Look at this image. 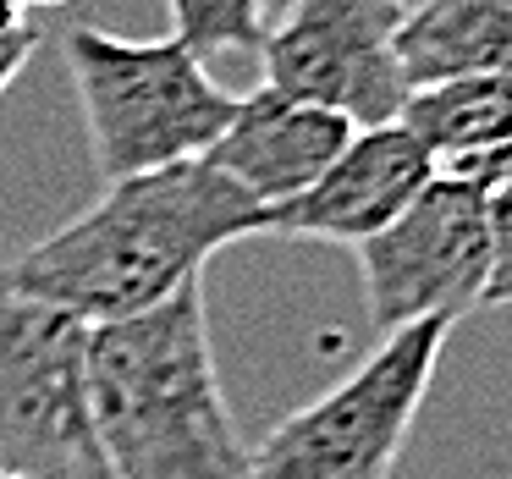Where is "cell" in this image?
<instances>
[{
	"mask_svg": "<svg viewBox=\"0 0 512 479\" xmlns=\"http://www.w3.org/2000/svg\"><path fill=\"white\" fill-rule=\"evenodd\" d=\"M397 122L424 144L441 177L496 188V177L512 166V72L413 89Z\"/></svg>",
	"mask_w": 512,
	"mask_h": 479,
	"instance_id": "obj_10",
	"label": "cell"
},
{
	"mask_svg": "<svg viewBox=\"0 0 512 479\" xmlns=\"http://www.w3.org/2000/svg\"><path fill=\"white\" fill-rule=\"evenodd\" d=\"M34 6H67V0H28V12H34Z\"/></svg>",
	"mask_w": 512,
	"mask_h": 479,
	"instance_id": "obj_16",
	"label": "cell"
},
{
	"mask_svg": "<svg viewBox=\"0 0 512 479\" xmlns=\"http://www.w3.org/2000/svg\"><path fill=\"white\" fill-rule=\"evenodd\" d=\"M490 193V281L479 309H512V182Z\"/></svg>",
	"mask_w": 512,
	"mask_h": 479,
	"instance_id": "obj_13",
	"label": "cell"
},
{
	"mask_svg": "<svg viewBox=\"0 0 512 479\" xmlns=\"http://www.w3.org/2000/svg\"><path fill=\"white\" fill-rule=\"evenodd\" d=\"M358 127L325 105L292 100L276 89H254L237 100L226 133L210 144V166L232 177L259 210L298 199L303 188L320 182V171L353 144Z\"/></svg>",
	"mask_w": 512,
	"mask_h": 479,
	"instance_id": "obj_9",
	"label": "cell"
},
{
	"mask_svg": "<svg viewBox=\"0 0 512 479\" xmlns=\"http://www.w3.org/2000/svg\"><path fill=\"white\" fill-rule=\"evenodd\" d=\"M281 6H287V0H265V17H276ZM265 28H270V23H265Z\"/></svg>",
	"mask_w": 512,
	"mask_h": 479,
	"instance_id": "obj_15",
	"label": "cell"
},
{
	"mask_svg": "<svg viewBox=\"0 0 512 479\" xmlns=\"http://www.w3.org/2000/svg\"><path fill=\"white\" fill-rule=\"evenodd\" d=\"M0 479H17V474H6V468H0Z\"/></svg>",
	"mask_w": 512,
	"mask_h": 479,
	"instance_id": "obj_18",
	"label": "cell"
},
{
	"mask_svg": "<svg viewBox=\"0 0 512 479\" xmlns=\"http://www.w3.org/2000/svg\"><path fill=\"white\" fill-rule=\"evenodd\" d=\"M358 254V292L380 336L419 320L457 325L485 303L490 281V193L435 171L419 199Z\"/></svg>",
	"mask_w": 512,
	"mask_h": 479,
	"instance_id": "obj_6",
	"label": "cell"
},
{
	"mask_svg": "<svg viewBox=\"0 0 512 479\" xmlns=\"http://www.w3.org/2000/svg\"><path fill=\"white\" fill-rule=\"evenodd\" d=\"M391 6H402V0H391Z\"/></svg>",
	"mask_w": 512,
	"mask_h": 479,
	"instance_id": "obj_19",
	"label": "cell"
},
{
	"mask_svg": "<svg viewBox=\"0 0 512 479\" xmlns=\"http://www.w3.org/2000/svg\"><path fill=\"white\" fill-rule=\"evenodd\" d=\"M391 50L408 94L512 72V0H402Z\"/></svg>",
	"mask_w": 512,
	"mask_h": 479,
	"instance_id": "obj_11",
	"label": "cell"
},
{
	"mask_svg": "<svg viewBox=\"0 0 512 479\" xmlns=\"http://www.w3.org/2000/svg\"><path fill=\"white\" fill-rule=\"evenodd\" d=\"M397 12L391 0H287L259 39L265 89L325 105L353 127H386L402 116Z\"/></svg>",
	"mask_w": 512,
	"mask_h": 479,
	"instance_id": "obj_7",
	"label": "cell"
},
{
	"mask_svg": "<svg viewBox=\"0 0 512 479\" xmlns=\"http://www.w3.org/2000/svg\"><path fill=\"white\" fill-rule=\"evenodd\" d=\"M166 12H171V39H182L199 61L259 50L270 23L265 0H166Z\"/></svg>",
	"mask_w": 512,
	"mask_h": 479,
	"instance_id": "obj_12",
	"label": "cell"
},
{
	"mask_svg": "<svg viewBox=\"0 0 512 479\" xmlns=\"http://www.w3.org/2000/svg\"><path fill=\"white\" fill-rule=\"evenodd\" d=\"M446 336V320L380 336L353 375L270 424L265 441L248 452V479H391L430 397Z\"/></svg>",
	"mask_w": 512,
	"mask_h": 479,
	"instance_id": "obj_4",
	"label": "cell"
},
{
	"mask_svg": "<svg viewBox=\"0 0 512 479\" xmlns=\"http://www.w3.org/2000/svg\"><path fill=\"white\" fill-rule=\"evenodd\" d=\"M259 204L210 160H182L111 182L78 221L39 237L6 270L17 292L94 325H116L177 298L221 248L259 237Z\"/></svg>",
	"mask_w": 512,
	"mask_h": 479,
	"instance_id": "obj_1",
	"label": "cell"
},
{
	"mask_svg": "<svg viewBox=\"0 0 512 479\" xmlns=\"http://www.w3.org/2000/svg\"><path fill=\"white\" fill-rule=\"evenodd\" d=\"M0 468L17 479H111L89 408V325L0 270Z\"/></svg>",
	"mask_w": 512,
	"mask_h": 479,
	"instance_id": "obj_5",
	"label": "cell"
},
{
	"mask_svg": "<svg viewBox=\"0 0 512 479\" xmlns=\"http://www.w3.org/2000/svg\"><path fill=\"white\" fill-rule=\"evenodd\" d=\"M67 72L105 182L204 160L237 111V94L182 39H122L78 23L67 28Z\"/></svg>",
	"mask_w": 512,
	"mask_h": 479,
	"instance_id": "obj_3",
	"label": "cell"
},
{
	"mask_svg": "<svg viewBox=\"0 0 512 479\" xmlns=\"http://www.w3.org/2000/svg\"><path fill=\"white\" fill-rule=\"evenodd\" d=\"M435 177L424 144L402 122L386 127H358L353 144L320 171L314 188H303L298 199L270 204L259 215V232L270 237H298V243H342L358 248L375 232H386L419 188Z\"/></svg>",
	"mask_w": 512,
	"mask_h": 479,
	"instance_id": "obj_8",
	"label": "cell"
},
{
	"mask_svg": "<svg viewBox=\"0 0 512 479\" xmlns=\"http://www.w3.org/2000/svg\"><path fill=\"white\" fill-rule=\"evenodd\" d=\"M501 182H512V166H507V171H501V177H496V188H501Z\"/></svg>",
	"mask_w": 512,
	"mask_h": 479,
	"instance_id": "obj_17",
	"label": "cell"
},
{
	"mask_svg": "<svg viewBox=\"0 0 512 479\" xmlns=\"http://www.w3.org/2000/svg\"><path fill=\"white\" fill-rule=\"evenodd\" d=\"M39 50V23L28 17V0H0V94L23 78Z\"/></svg>",
	"mask_w": 512,
	"mask_h": 479,
	"instance_id": "obj_14",
	"label": "cell"
},
{
	"mask_svg": "<svg viewBox=\"0 0 512 479\" xmlns=\"http://www.w3.org/2000/svg\"><path fill=\"white\" fill-rule=\"evenodd\" d=\"M89 408L111 479H248L226 408L204 281L89 331Z\"/></svg>",
	"mask_w": 512,
	"mask_h": 479,
	"instance_id": "obj_2",
	"label": "cell"
}]
</instances>
